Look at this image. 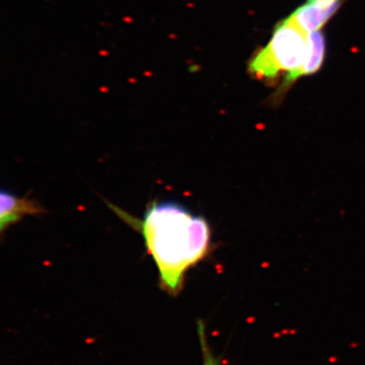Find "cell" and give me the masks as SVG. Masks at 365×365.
Segmentation results:
<instances>
[{
	"label": "cell",
	"mask_w": 365,
	"mask_h": 365,
	"mask_svg": "<svg viewBox=\"0 0 365 365\" xmlns=\"http://www.w3.org/2000/svg\"><path fill=\"white\" fill-rule=\"evenodd\" d=\"M307 55V35L286 20L275 27L269 43L253 55L248 71L263 81H274L281 73H286L279 93L289 89L299 78Z\"/></svg>",
	"instance_id": "2"
},
{
	"label": "cell",
	"mask_w": 365,
	"mask_h": 365,
	"mask_svg": "<svg viewBox=\"0 0 365 365\" xmlns=\"http://www.w3.org/2000/svg\"><path fill=\"white\" fill-rule=\"evenodd\" d=\"M44 212L38 202L0 189V234L28 215Z\"/></svg>",
	"instance_id": "4"
},
{
	"label": "cell",
	"mask_w": 365,
	"mask_h": 365,
	"mask_svg": "<svg viewBox=\"0 0 365 365\" xmlns=\"http://www.w3.org/2000/svg\"><path fill=\"white\" fill-rule=\"evenodd\" d=\"M339 6V0L307 1L296 8L285 20L305 34L321 30Z\"/></svg>",
	"instance_id": "3"
},
{
	"label": "cell",
	"mask_w": 365,
	"mask_h": 365,
	"mask_svg": "<svg viewBox=\"0 0 365 365\" xmlns=\"http://www.w3.org/2000/svg\"><path fill=\"white\" fill-rule=\"evenodd\" d=\"M324 54L326 39L321 30L307 34V55L299 71V78L319 71L323 65Z\"/></svg>",
	"instance_id": "5"
},
{
	"label": "cell",
	"mask_w": 365,
	"mask_h": 365,
	"mask_svg": "<svg viewBox=\"0 0 365 365\" xmlns=\"http://www.w3.org/2000/svg\"><path fill=\"white\" fill-rule=\"evenodd\" d=\"M197 332H198L199 343H200L201 351H202L203 365H220L218 359L214 356L212 350L210 349L209 344H208V339L207 335H206V327L204 322H198V324H197Z\"/></svg>",
	"instance_id": "6"
},
{
	"label": "cell",
	"mask_w": 365,
	"mask_h": 365,
	"mask_svg": "<svg viewBox=\"0 0 365 365\" xmlns=\"http://www.w3.org/2000/svg\"><path fill=\"white\" fill-rule=\"evenodd\" d=\"M112 209L142 235L157 268L162 290L170 295L179 294L187 272L211 251V228L207 220L174 201H154L142 218L116 206Z\"/></svg>",
	"instance_id": "1"
},
{
	"label": "cell",
	"mask_w": 365,
	"mask_h": 365,
	"mask_svg": "<svg viewBox=\"0 0 365 365\" xmlns=\"http://www.w3.org/2000/svg\"><path fill=\"white\" fill-rule=\"evenodd\" d=\"M309 1H316V0H309Z\"/></svg>",
	"instance_id": "7"
}]
</instances>
